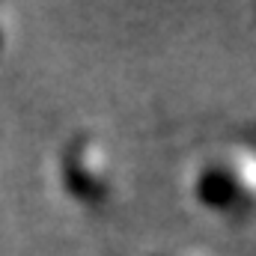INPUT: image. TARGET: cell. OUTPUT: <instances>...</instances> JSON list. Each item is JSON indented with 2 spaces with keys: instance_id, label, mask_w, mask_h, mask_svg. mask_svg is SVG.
<instances>
[{
  "instance_id": "obj_1",
  "label": "cell",
  "mask_w": 256,
  "mask_h": 256,
  "mask_svg": "<svg viewBox=\"0 0 256 256\" xmlns=\"http://www.w3.org/2000/svg\"><path fill=\"white\" fill-rule=\"evenodd\" d=\"M63 173H66L68 191L74 196H80V200H86V202H96V200H102L108 194L104 170L98 164L92 167V155H90L86 143H80V140L74 146H68V152L63 158Z\"/></svg>"
},
{
  "instance_id": "obj_2",
  "label": "cell",
  "mask_w": 256,
  "mask_h": 256,
  "mask_svg": "<svg viewBox=\"0 0 256 256\" xmlns=\"http://www.w3.org/2000/svg\"><path fill=\"white\" fill-rule=\"evenodd\" d=\"M242 185H238V176L236 170L230 167H220V164H212L206 167L200 176H196V200L208 208H218V212H226L232 208L238 200H242Z\"/></svg>"
}]
</instances>
